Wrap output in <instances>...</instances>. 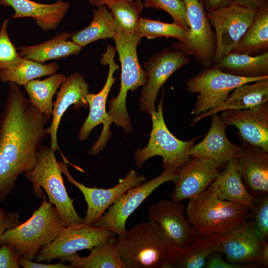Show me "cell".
I'll return each mask as SVG.
<instances>
[{"mask_svg":"<svg viewBox=\"0 0 268 268\" xmlns=\"http://www.w3.org/2000/svg\"><path fill=\"white\" fill-rule=\"evenodd\" d=\"M180 202L162 199L148 208L149 220L158 224L175 247L189 246L200 237L184 213Z\"/></svg>","mask_w":268,"mask_h":268,"instance_id":"obj_17","label":"cell"},{"mask_svg":"<svg viewBox=\"0 0 268 268\" xmlns=\"http://www.w3.org/2000/svg\"><path fill=\"white\" fill-rule=\"evenodd\" d=\"M18 263L24 268H73L70 265H65L60 262L55 264L36 263L22 257H19Z\"/></svg>","mask_w":268,"mask_h":268,"instance_id":"obj_42","label":"cell"},{"mask_svg":"<svg viewBox=\"0 0 268 268\" xmlns=\"http://www.w3.org/2000/svg\"><path fill=\"white\" fill-rule=\"evenodd\" d=\"M116 242L111 237L95 246L86 257L75 253L61 258V262H69L73 268H125L118 255Z\"/></svg>","mask_w":268,"mask_h":268,"instance_id":"obj_29","label":"cell"},{"mask_svg":"<svg viewBox=\"0 0 268 268\" xmlns=\"http://www.w3.org/2000/svg\"><path fill=\"white\" fill-rule=\"evenodd\" d=\"M222 71L245 78L268 76V52L251 56L230 53L213 65Z\"/></svg>","mask_w":268,"mask_h":268,"instance_id":"obj_28","label":"cell"},{"mask_svg":"<svg viewBox=\"0 0 268 268\" xmlns=\"http://www.w3.org/2000/svg\"><path fill=\"white\" fill-rule=\"evenodd\" d=\"M215 249L206 237H199L184 248L174 246L167 268H204L207 256Z\"/></svg>","mask_w":268,"mask_h":268,"instance_id":"obj_33","label":"cell"},{"mask_svg":"<svg viewBox=\"0 0 268 268\" xmlns=\"http://www.w3.org/2000/svg\"><path fill=\"white\" fill-rule=\"evenodd\" d=\"M252 220L259 237L267 241L268 238V196L256 197V206L252 211Z\"/></svg>","mask_w":268,"mask_h":268,"instance_id":"obj_38","label":"cell"},{"mask_svg":"<svg viewBox=\"0 0 268 268\" xmlns=\"http://www.w3.org/2000/svg\"><path fill=\"white\" fill-rule=\"evenodd\" d=\"M113 232L105 227H96L84 222L65 227L51 243L42 246L35 260L50 262L84 249L91 250L95 246L112 237Z\"/></svg>","mask_w":268,"mask_h":268,"instance_id":"obj_12","label":"cell"},{"mask_svg":"<svg viewBox=\"0 0 268 268\" xmlns=\"http://www.w3.org/2000/svg\"><path fill=\"white\" fill-rule=\"evenodd\" d=\"M164 96L162 89L161 98L158 108L150 114L152 129L150 138L146 147L134 152V159L137 169L143 163L152 157L160 156L163 158L164 170L171 171L175 174L191 159L189 152L198 138L189 141H182L173 135L167 128L163 114V101Z\"/></svg>","mask_w":268,"mask_h":268,"instance_id":"obj_7","label":"cell"},{"mask_svg":"<svg viewBox=\"0 0 268 268\" xmlns=\"http://www.w3.org/2000/svg\"><path fill=\"white\" fill-rule=\"evenodd\" d=\"M0 4L14 9L13 18H32L44 31L56 29L70 7L68 2L62 0L50 4L31 0H0Z\"/></svg>","mask_w":268,"mask_h":268,"instance_id":"obj_23","label":"cell"},{"mask_svg":"<svg viewBox=\"0 0 268 268\" xmlns=\"http://www.w3.org/2000/svg\"><path fill=\"white\" fill-rule=\"evenodd\" d=\"M66 227L56 207L46 200L25 222L6 230L0 245L11 246L19 257L34 260L40 248L54 240Z\"/></svg>","mask_w":268,"mask_h":268,"instance_id":"obj_5","label":"cell"},{"mask_svg":"<svg viewBox=\"0 0 268 268\" xmlns=\"http://www.w3.org/2000/svg\"><path fill=\"white\" fill-rule=\"evenodd\" d=\"M116 48L108 45L106 50L102 54L100 63L104 66L108 65L109 70L107 80L102 88L97 93H87L85 100L89 107L88 116L80 128L78 138L84 141L88 136L92 129L98 125L103 124L104 129L107 124L108 115L106 110V104L108 94L111 87L117 78L114 77L115 71L119 68V66L114 60Z\"/></svg>","mask_w":268,"mask_h":268,"instance_id":"obj_21","label":"cell"},{"mask_svg":"<svg viewBox=\"0 0 268 268\" xmlns=\"http://www.w3.org/2000/svg\"><path fill=\"white\" fill-rule=\"evenodd\" d=\"M66 76L56 73L43 79H34L24 86L31 104L40 113L51 118L53 114V98Z\"/></svg>","mask_w":268,"mask_h":268,"instance_id":"obj_31","label":"cell"},{"mask_svg":"<svg viewBox=\"0 0 268 268\" xmlns=\"http://www.w3.org/2000/svg\"><path fill=\"white\" fill-rule=\"evenodd\" d=\"M256 11L233 3L206 12L215 31L216 49L214 64L231 52L250 25Z\"/></svg>","mask_w":268,"mask_h":268,"instance_id":"obj_14","label":"cell"},{"mask_svg":"<svg viewBox=\"0 0 268 268\" xmlns=\"http://www.w3.org/2000/svg\"><path fill=\"white\" fill-rule=\"evenodd\" d=\"M176 176L174 172L164 170L158 177L130 189L108 207L94 226L107 228L118 236L124 235L127 220L133 212L157 188L173 182Z\"/></svg>","mask_w":268,"mask_h":268,"instance_id":"obj_13","label":"cell"},{"mask_svg":"<svg viewBox=\"0 0 268 268\" xmlns=\"http://www.w3.org/2000/svg\"><path fill=\"white\" fill-rule=\"evenodd\" d=\"M222 253L212 252L207 257L204 265L205 268H242L241 267L229 263L223 259Z\"/></svg>","mask_w":268,"mask_h":268,"instance_id":"obj_41","label":"cell"},{"mask_svg":"<svg viewBox=\"0 0 268 268\" xmlns=\"http://www.w3.org/2000/svg\"><path fill=\"white\" fill-rule=\"evenodd\" d=\"M205 237L212 242L215 251L225 255L229 263L242 268L260 266L264 245L267 241L258 235L252 220L230 232Z\"/></svg>","mask_w":268,"mask_h":268,"instance_id":"obj_10","label":"cell"},{"mask_svg":"<svg viewBox=\"0 0 268 268\" xmlns=\"http://www.w3.org/2000/svg\"><path fill=\"white\" fill-rule=\"evenodd\" d=\"M247 208L238 203L219 199L209 186L189 199L186 216L200 237L230 232L251 218Z\"/></svg>","mask_w":268,"mask_h":268,"instance_id":"obj_4","label":"cell"},{"mask_svg":"<svg viewBox=\"0 0 268 268\" xmlns=\"http://www.w3.org/2000/svg\"><path fill=\"white\" fill-rule=\"evenodd\" d=\"M233 3L257 10L268 6V0H235Z\"/></svg>","mask_w":268,"mask_h":268,"instance_id":"obj_44","label":"cell"},{"mask_svg":"<svg viewBox=\"0 0 268 268\" xmlns=\"http://www.w3.org/2000/svg\"><path fill=\"white\" fill-rule=\"evenodd\" d=\"M20 86L8 83L0 115V159L18 176L36 164L37 153L49 136L46 126L50 120L31 104Z\"/></svg>","mask_w":268,"mask_h":268,"instance_id":"obj_1","label":"cell"},{"mask_svg":"<svg viewBox=\"0 0 268 268\" xmlns=\"http://www.w3.org/2000/svg\"><path fill=\"white\" fill-rule=\"evenodd\" d=\"M89 85L83 75L79 73H73L67 77L57 92V97L53 102L51 124L47 128L50 137V146L55 151L59 150L58 142V130L62 118L65 112L71 105L73 109L79 110L81 107L88 106L85 96L88 91Z\"/></svg>","mask_w":268,"mask_h":268,"instance_id":"obj_20","label":"cell"},{"mask_svg":"<svg viewBox=\"0 0 268 268\" xmlns=\"http://www.w3.org/2000/svg\"><path fill=\"white\" fill-rule=\"evenodd\" d=\"M268 77L245 78L224 72L213 66L205 68L185 83L186 91L198 94L191 114L197 116L217 107L238 86Z\"/></svg>","mask_w":268,"mask_h":268,"instance_id":"obj_8","label":"cell"},{"mask_svg":"<svg viewBox=\"0 0 268 268\" xmlns=\"http://www.w3.org/2000/svg\"><path fill=\"white\" fill-rule=\"evenodd\" d=\"M70 35L67 31H64L40 44L20 46L17 49L18 53L22 58L42 64L49 60L77 55L82 47L72 41L68 40Z\"/></svg>","mask_w":268,"mask_h":268,"instance_id":"obj_26","label":"cell"},{"mask_svg":"<svg viewBox=\"0 0 268 268\" xmlns=\"http://www.w3.org/2000/svg\"><path fill=\"white\" fill-rule=\"evenodd\" d=\"M260 266L261 268H267L268 266V244L267 241L265 242L264 245Z\"/></svg>","mask_w":268,"mask_h":268,"instance_id":"obj_46","label":"cell"},{"mask_svg":"<svg viewBox=\"0 0 268 268\" xmlns=\"http://www.w3.org/2000/svg\"><path fill=\"white\" fill-rule=\"evenodd\" d=\"M268 52V6L256 10L246 31L230 53L255 56Z\"/></svg>","mask_w":268,"mask_h":268,"instance_id":"obj_27","label":"cell"},{"mask_svg":"<svg viewBox=\"0 0 268 268\" xmlns=\"http://www.w3.org/2000/svg\"><path fill=\"white\" fill-rule=\"evenodd\" d=\"M216 195L222 200L240 204L252 211L256 197L247 189L238 171L236 158L224 166L210 185Z\"/></svg>","mask_w":268,"mask_h":268,"instance_id":"obj_24","label":"cell"},{"mask_svg":"<svg viewBox=\"0 0 268 268\" xmlns=\"http://www.w3.org/2000/svg\"><path fill=\"white\" fill-rule=\"evenodd\" d=\"M58 69L57 62L44 64L23 58L19 64L0 70V81L24 86L34 79L56 74Z\"/></svg>","mask_w":268,"mask_h":268,"instance_id":"obj_32","label":"cell"},{"mask_svg":"<svg viewBox=\"0 0 268 268\" xmlns=\"http://www.w3.org/2000/svg\"><path fill=\"white\" fill-rule=\"evenodd\" d=\"M113 17L116 34L136 32L144 8L142 0H127L107 5Z\"/></svg>","mask_w":268,"mask_h":268,"instance_id":"obj_34","label":"cell"},{"mask_svg":"<svg viewBox=\"0 0 268 268\" xmlns=\"http://www.w3.org/2000/svg\"><path fill=\"white\" fill-rule=\"evenodd\" d=\"M144 7H152L167 12L173 22L188 27L186 9L182 0H144Z\"/></svg>","mask_w":268,"mask_h":268,"instance_id":"obj_37","label":"cell"},{"mask_svg":"<svg viewBox=\"0 0 268 268\" xmlns=\"http://www.w3.org/2000/svg\"><path fill=\"white\" fill-rule=\"evenodd\" d=\"M222 168L211 159L191 157L173 181L174 189L170 196L171 200L180 202L200 194L210 186Z\"/></svg>","mask_w":268,"mask_h":268,"instance_id":"obj_16","label":"cell"},{"mask_svg":"<svg viewBox=\"0 0 268 268\" xmlns=\"http://www.w3.org/2000/svg\"><path fill=\"white\" fill-rule=\"evenodd\" d=\"M60 170L70 183L82 193L87 204L84 223L94 226L108 207L130 189L146 181V178L132 169L118 184L109 189L90 188L76 181L70 174L66 162H59Z\"/></svg>","mask_w":268,"mask_h":268,"instance_id":"obj_15","label":"cell"},{"mask_svg":"<svg viewBox=\"0 0 268 268\" xmlns=\"http://www.w3.org/2000/svg\"><path fill=\"white\" fill-rule=\"evenodd\" d=\"M93 18L85 28L70 35V38L82 47L101 39L113 38L116 34L112 14L106 5L93 9Z\"/></svg>","mask_w":268,"mask_h":268,"instance_id":"obj_30","label":"cell"},{"mask_svg":"<svg viewBox=\"0 0 268 268\" xmlns=\"http://www.w3.org/2000/svg\"><path fill=\"white\" fill-rule=\"evenodd\" d=\"M182 0L186 7L190 32L185 41H178L172 47L193 57L202 67H211L214 64L216 42L206 12L200 0Z\"/></svg>","mask_w":268,"mask_h":268,"instance_id":"obj_9","label":"cell"},{"mask_svg":"<svg viewBox=\"0 0 268 268\" xmlns=\"http://www.w3.org/2000/svg\"><path fill=\"white\" fill-rule=\"evenodd\" d=\"M113 39L121 66V86L117 96L109 101L107 123L98 137L102 143H106L111 137L110 126L112 123L123 128L126 134L132 130L126 107L127 93L142 86L146 79L137 54V47L142 38L134 32L117 33Z\"/></svg>","mask_w":268,"mask_h":268,"instance_id":"obj_3","label":"cell"},{"mask_svg":"<svg viewBox=\"0 0 268 268\" xmlns=\"http://www.w3.org/2000/svg\"><path fill=\"white\" fill-rule=\"evenodd\" d=\"M175 245L150 220L118 236L116 247L125 268H167Z\"/></svg>","mask_w":268,"mask_h":268,"instance_id":"obj_2","label":"cell"},{"mask_svg":"<svg viewBox=\"0 0 268 268\" xmlns=\"http://www.w3.org/2000/svg\"><path fill=\"white\" fill-rule=\"evenodd\" d=\"M20 213L17 211L6 212L0 208V238L6 230L20 223Z\"/></svg>","mask_w":268,"mask_h":268,"instance_id":"obj_40","label":"cell"},{"mask_svg":"<svg viewBox=\"0 0 268 268\" xmlns=\"http://www.w3.org/2000/svg\"><path fill=\"white\" fill-rule=\"evenodd\" d=\"M190 62V57L183 52L169 47L148 58L143 66L146 79L139 99V110L149 115L156 110L155 104L160 88L174 72Z\"/></svg>","mask_w":268,"mask_h":268,"instance_id":"obj_11","label":"cell"},{"mask_svg":"<svg viewBox=\"0 0 268 268\" xmlns=\"http://www.w3.org/2000/svg\"><path fill=\"white\" fill-rule=\"evenodd\" d=\"M220 118L226 127L238 129V138L268 152V101L252 108L224 110Z\"/></svg>","mask_w":268,"mask_h":268,"instance_id":"obj_18","label":"cell"},{"mask_svg":"<svg viewBox=\"0 0 268 268\" xmlns=\"http://www.w3.org/2000/svg\"><path fill=\"white\" fill-rule=\"evenodd\" d=\"M55 151L49 145H43L37 153V163L30 170L24 172L35 195L42 199L46 192L49 201L54 205L66 226L83 223L84 218L76 212L65 186L62 172L57 161Z\"/></svg>","mask_w":268,"mask_h":268,"instance_id":"obj_6","label":"cell"},{"mask_svg":"<svg viewBox=\"0 0 268 268\" xmlns=\"http://www.w3.org/2000/svg\"><path fill=\"white\" fill-rule=\"evenodd\" d=\"M135 0H88L89 3L95 7L102 5H108L113 3L117 2L122 1Z\"/></svg>","mask_w":268,"mask_h":268,"instance_id":"obj_45","label":"cell"},{"mask_svg":"<svg viewBox=\"0 0 268 268\" xmlns=\"http://www.w3.org/2000/svg\"><path fill=\"white\" fill-rule=\"evenodd\" d=\"M235 88L222 104L196 116L191 120L190 126L224 110L252 108L268 102V77Z\"/></svg>","mask_w":268,"mask_h":268,"instance_id":"obj_25","label":"cell"},{"mask_svg":"<svg viewBox=\"0 0 268 268\" xmlns=\"http://www.w3.org/2000/svg\"><path fill=\"white\" fill-rule=\"evenodd\" d=\"M206 12L232 4L235 0H200Z\"/></svg>","mask_w":268,"mask_h":268,"instance_id":"obj_43","label":"cell"},{"mask_svg":"<svg viewBox=\"0 0 268 268\" xmlns=\"http://www.w3.org/2000/svg\"><path fill=\"white\" fill-rule=\"evenodd\" d=\"M8 22L9 19L4 20L0 28V70L19 64L23 59L8 36Z\"/></svg>","mask_w":268,"mask_h":268,"instance_id":"obj_36","label":"cell"},{"mask_svg":"<svg viewBox=\"0 0 268 268\" xmlns=\"http://www.w3.org/2000/svg\"><path fill=\"white\" fill-rule=\"evenodd\" d=\"M0 245V268H19V256L13 248L6 244Z\"/></svg>","mask_w":268,"mask_h":268,"instance_id":"obj_39","label":"cell"},{"mask_svg":"<svg viewBox=\"0 0 268 268\" xmlns=\"http://www.w3.org/2000/svg\"><path fill=\"white\" fill-rule=\"evenodd\" d=\"M188 27L175 22L166 23L159 20L141 18L136 33L142 38L148 39L158 37H172L178 41H185L189 34Z\"/></svg>","mask_w":268,"mask_h":268,"instance_id":"obj_35","label":"cell"},{"mask_svg":"<svg viewBox=\"0 0 268 268\" xmlns=\"http://www.w3.org/2000/svg\"><path fill=\"white\" fill-rule=\"evenodd\" d=\"M211 125L205 136L194 144L189 152L191 157H201L211 159L223 167L237 157L241 146L232 143L228 139L226 126L217 114L211 116Z\"/></svg>","mask_w":268,"mask_h":268,"instance_id":"obj_22","label":"cell"},{"mask_svg":"<svg viewBox=\"0 0 268 268\" xmlns=\"http://www.w3.org/2000/svg\"><path fill=\"white\" fill-rule=\"evenodd\" d=\"M237 157L238 171L248 191L255 197L268 194V152L242 138Z\"/></svg>","mask_w":268,"mask_h":268,"instance_id":"obj_19","label":"cell"}]
</instances>
